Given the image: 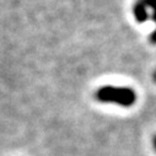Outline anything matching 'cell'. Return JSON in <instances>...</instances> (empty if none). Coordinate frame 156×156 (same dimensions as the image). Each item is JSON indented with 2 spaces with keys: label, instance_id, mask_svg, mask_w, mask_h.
Wrapping results in <instances>:
<instances>
[{
  "label": "cell",
  "instance_id": "3",
  "mask_svg": "<svg viewBox=\"0 0 156 156\" xmlns=\"http://www.w3.org/2000/svg\"><path fill=\"white\" fill-rule=\"evenodd\" d=\"M154 147H155V150H156V136L154 138Z\"/></svg>",
  "mask_w": 156,
  "mask_h": 156
},
{
  "label": "cell",
  "instance_id": "2",
  "mask_svg": "<svg viewBox=\"0 0 156 156\" xmlns=\"http://www.w3.org/2000/svg\"><path fill=\"white\" fill-rule=\"evenodd\" d=\"M143 3L146 5V8H147L150 11L154 12V14L151 15V17H152L154 21L156 22V0H143ZM150 38H151L152 43H156V30H155V33H154Z\"/></svg>",
  "mask_w": 156,
  "mask_h": 156
},
{
  "label": "cell",
  "instance_id": "1",
  "mask_svg": "<svg viewBox=\"0 0 156 156\" xmlns=\"http://www.w3.org/2000/svg\"><path fill=\"white\" fill-rule=\"evenodd\" d=\"M96 97L101 102L114 103L122 107L133 106L136 100V95L133 89L117 87V86H106L100 89L96 94Z\"/></svg>",
  "mask_w": 156,
  "mask_h": 156
},
{
  "label": "cell",
  "instance_id": "4",
  "mask_svg": "<svg viewBox=\"0 0 156 156\" xmlns=\"http://www.w3.org/2000/svg\"><path fill=\"white\" fill-rule=\"evenodd\" d=\"M155 80H156V74H155Z\"/></svg>",
  "mask_w": 156,
  "mask_h": 156
}]
</instances>
